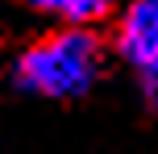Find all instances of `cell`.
<instances>
[{
    "mask_svg": "<svg viewBox=\"0 0 158 154\" xmlns=\"http://www.w3.org/2000/svg\"><path fill=\"white\" fill-rule=\"evenodd\" d=\"M117 50L142 79L146 100L158 108V0H133L121 17Z\"/></svg>",
    "mask_w": 158,
    "mask_h": 154,
    "instance_id": "cell-2",
    "label": "cell"
},
{
    "mask_svg": "<svg viewBox=\"0 0 158 154\" xmlns=\"http://www.w3.org/2000/svg\"><path fill=\"white\" fill-rule=\"evenodd\" d=\"M100 75V42L87 29H58L17 58V83L46 100L87 96Z\"/></svg>",
    "mask_w": 158,
    "mask_h": 154,
    "instance_id": "cell-1",
    "label": "cell"
},
{
    "mask_svg": "<svg viewBox=\"0 0 158 154\" xmlns=\"http://www.w3.org/2000/svg\"><path fill=\"white\" fill-rule=\"evenodd\" d=\"M29 8H38L46 17H58L67 29H87V25L108 17L112 0H29Z\"/></svg>",
    "mask_w": 158,
    "mask_h": 154,
    "instance_id": "cell-3",
    "label": "cell"
}]
</instances>
